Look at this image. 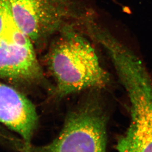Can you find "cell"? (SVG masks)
I'll return each mask as SVG.
<instances>
[{"instance_id":"cell-1","label":"cell","mask_w":152,"mask_h":152,"mask_svg":"<svg viewBox=\"0 0 152 152\" xmlns=\"http://www.w3.org/2000/svg\"><path fill=\"white\" fill-rule=\"evenodd\" d=\"M77 25L57 34L45 56V66L54 85L53 95L61 99L87 90H100L110 82L95 48Z\"/></svg>"},{"instance_id":"cell-2","label":"cell","mask_w":152,"mask_h":152,"mask_svg":"<svg viewBox=\"0 0 152 152\" xmlns=\"http://www.w3.org/2000/svg\"><path fill=\"white\" fill-rule=\"evenodd\" d=\"M97 90L72 108L61 132L51 142L29 152H106L109 114Z\"/></svg>"},{"instance_id":"cell-3","label":"cell","mask_w":152,"mask_h":152,"mask_svg":"<svg viewBox=\"0 0 152 152\" xmlns=\"http://www.w3.org/2000/svg\"><path fill=\"white\" fill-rule=\"evenodd\" d=\"M9 1L15 22L36 47L45 45L82 16L76 0Z\"/></svg>"},{"instance_id":"cell-4","label":"cell","mask_w":152,"mask_h":152,"mask_svg":"<svg viewBox=\"0 0 152 152\" xmlns=\"http://www.w3.org/2000/svg\"><path fill=\"white\" fill-rule=\"evenodd\" d=\"M34 47L11 12L0 33V78L25 84L45 80Z\"/></svg>"},{"instance_id":"cell-5","label":"cell","mask_w":152,"mask_h":152,"mask_svg":"<svg viewBox=\"0 0 152 152\" xmlns=\"http://www.w3.org/2000/svg\"><path fill=\"white\" fill-rule=\"evenodd\" d=\"M131 103V121L118 139V152H152V83L149 78L133 80L126 87Z\"/></svg>"},{"instance_id":"cell-6","label":"cell","mask_w":152,"mask_h":152,"mask_svg":"<svg viewBox=\"0 0 152 152\" xmlns=\"http://www.w3.org/2000/svg\"><path fill=\"white\" fill-rule=\"evenodd\" d=\"M0 123L20 135L25 145H31L38 124L35 106L24 94L2 83H0Z\"/></svg>"},{"instance_id":"cell-7","label":"cell","mask_w":152,"mask_h":152,"mask_svg":"<svg viewBox=\"0 0 152 152\" xmlns=\"http://www.w3.org/2000/svg\"><path fill=\"white\" fill-rule=\"evenodd\" d=\"M25 152H29V148H25Z\"/></svg>"}]
</instances>
